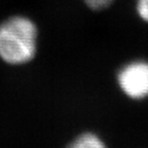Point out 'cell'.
<instances>
[{"instance_id": "obj_1", "label": "cell", "mask_w": 148, "mask_h": 148, "mask_svg": "<svg viewBox=\"0 0 148 148\" xmlns=\"http://www.w3.org/2000/svg\"><path fill=\"white\" fill-rule=\"evenodd\" d=\"M37 28L30 18L16 16L0 24V58L10 65H23L35 57Z\"/></svg>"}, {"instance_id": "obj_2", "label": "cell", "mask_w": 148, "mask_h": 148, "mask_svg": "<svg viewBox=\"0 0 148 148\" xmlns=\"http://www.w3.org/2000/svg\"><path fill=\"white\" fill-rule=\"evenodd\" d=\"M118 82L123 92L135 99L148 96V63L133 62L121 69Z\"/></svg>"}, {"instance_id": "obj_3", "label": "cell", "mask_w": 148, "mask_h": 148, "mask_svg": "<svg viewBox=\"0 0 148 148\" xmlns=\"http://www.w3.org/2000/svg\"><path fill=\"white\" fill-rule=\"evenodd\" d=\"M68 148H105V145L97 136L88 133L77 137Z\"/></svg>"}, {"instance_id": "obj_4", "label": "cell", "mask_w": 148, "mask_h": 148, "mask_svg": "<svg viewBox=\"0 0 148 148\" xmlns=\"http://www.w3.org/2000/svg\"><path fill=\"white\" fill-rule=\"evenodd\" d=\"M86 3L92 9H102L109 6L113 0H84Z\"/></svg>"}, {"instance_id": "obj_5", "label": "cell", "mask_w": 148, "mask_h": 148, "mask_svg": "<svg viewBox=\"0 0 148 148\" xmlns=\"http://www.w3.org/2000/svg\"><path fill=\"white\" fill-rule=\"evenodd\" d=\"M137 9L144 21L148 22V0H138Z\"/></svg>"}]
</instances>
